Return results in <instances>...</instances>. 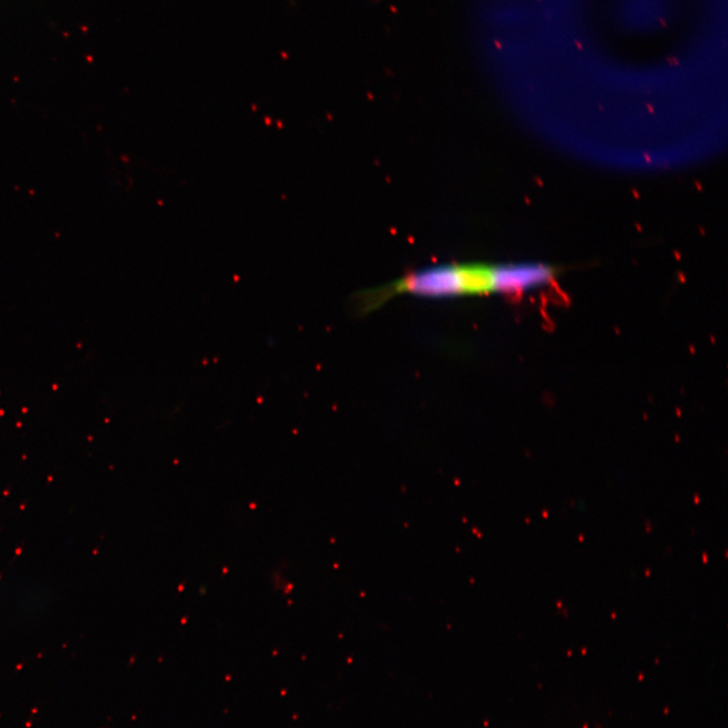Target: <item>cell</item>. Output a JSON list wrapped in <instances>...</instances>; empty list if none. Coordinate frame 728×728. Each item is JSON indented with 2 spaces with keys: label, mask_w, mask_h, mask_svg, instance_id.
<instances>
[{
  "label": "cell",
  "mask_w": 728,
  "mask_h": 728,
  "mask_svg": "<svg viewBox=\"0 0 728 728\" xmlns=\"http://www.w3.org/2000/svg\"><path fill=\"white\" fill-rule=\"evenodd\" d=\"M556 271L544 264H458L439 266L403 275L394 283L362 292L356 305L368 312L400 294L426 296L521 294L548 285Z\"/></svg>",
  "instance_id": "obj_1"
}]
</instances>
